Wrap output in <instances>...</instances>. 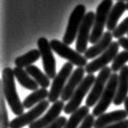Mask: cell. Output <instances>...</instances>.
Masks as SVG:
<instances>
[{
  "label": "cell",
  "instance_id": "8fae6325",
  "mask_svg": "<svg viewBox=\"0 0 128 128\" xmlns=\"http://www.w3.org/2000/svg\"><path fill=\"white\" fill-rule=\"evenodd\" d=\"M119 46L120 45L118 42H112L109 48L103 54H101L98 58L95 59L86 65L85 68L86 73L88 74H93L95 72L107 67V64L110 63L111 61H113L114 58L118 54Z\"/></svg>",
  "mask_w": 128,
  "mask_h": 128
},
{
  "label": "cell",
  "instance_id": "4316f807",
  "mask_svg": "<svg viewBox=\"0 0 128 128\" xmlns=\"http://www.w3.org/2000/svg\"><path fill=\"white\" fill-rule=\"evenodd\" d=\"M67 119L66 117L60 116L58 119H56L54 122H53L50 125H49V126L45 128H64L67 124Z\"/></svg>",
  "mask_w": 128,
  "mask_h": 128
},
{
  "label": "cell",
  "instance_id": "d6986e66",
  "mask_svg": "<svg viewBox=\"0 0 128 128\" xmlns=\"http://www.w3.org/2000/svg\"><path fill=\"white\" fill-rule=\"evenodd\" d=\"M13 72L16 79L17 80V82L20 83L21 86H23L24 88L27 90H33V92L38 90L39 84L33 78H31L26 70H24L23 68L16 66L13 68Z\"/></svg>",
  "mask_w": 128,
  "mask_h": 128
},
{
  "label": "cell",
  "instance_id": "277c9868",
  "mask_svg": "<svg viewBox=\"0 0 128 128\" xmlns=\"http://www.w3.org/2000/svg\"><path fill=\"white\" fill-rule=\"evenodd\" d=\"M95 80L96 78L94 74H88L86 77H85V78L80 82L79 86L75 90L74 94L71 96L70 100L65 105L63 109L65 114H72L75 111H76L80 108V105L83 100V98L88 93L90 88H92Z\"/></svg>",
  "mask_w": 128,
  "mask_h": 128
},
{
  "label": "cell",
  "instance_id": "f546056e",
  "mask_svg": "<svg viewBox=\"0 0 128 128\" xmlns=\"http://www.w3.org/2000/svg\"><path fill=\"white\" fill-rule=\"evenodd\" d=\"M118 43L119 45L121 46L122 48H124L126 51H128V38H125V37H122L118 39Z\"/></svg>",
  "mask_w": 128,
  "mask_h": 128
},
{
  "label": "cell",
  "instance_id": "d6a6232c",
  "mask_svg": "<svg viewBox=\"0 0 128 128\" xmlns=\"http://www.w3.org/2000/svg\"><path fill=\"white\" fill-rule=\"evenodd\" d=\"M126 9H127V10H128V2H127V4H126Z\"/></svg>",
  "mask_w": 128,
  "mask_h": 128
},
{
  "label": "cell",
  "instance_id": "6da1fadb",
  "mask_svg": "<svg viewBox=\"0 0 128 128\" xmlns=\"http://www.w3.org/2000/svg\"><path fill=\"white\" fill-rule=\"evenodd\" d=\"M15 78L13 70L9 67L4 68V70H3L1 82L4 89L5 100L10 106L12 113L17 116H20L24 114L25 108L17 92Z\"/></svg>",
  "mask_w": 128,
  "mask_h": 128
},
{
  "label": "cell",
  "instance_id": "4dcf8cb0",
  "mask_svg": "<svg viewBox=\"0 0 128 128\" xmlns=\"http://www.w3.org/2000/svg\"><path fill=\"white\" fill-rule=\"evenodd\" d=\"M124 106H125V110H126V114H127V116H128V96L126 97V99L125 100V102H124Z\"/></svg>",
  "mask_w": 128,
  "mask_h": 128
},
{
  "label": "cell",
  "instance_id": "7c38bea8",
  "mask_svg": "<svg viewBox=\"0 0 128 128\" xmlns=\"http://www.w3.org/2000/svg\"><path fill=\"white\" fill-rule=\"evenodd\" d=\"M95 13L94 12H89L86 14V16L82 21L81 26L80 27L79 32L77 34L76 49L80 54H83L86 52L87 44L90 41V30L93 29L94 22H95Z\"/></svg>",
  "mask_w": 128,
  "mask_h": 128
},
{
  "label": "cell",
  "instance_id": "7402d4cb",
  "mask_svg": "<svg viewBox=\"0 0 128 128\" xmlns=\"http://www.w3.org/2000/svg\"><path fill=\"white\" fill-rule=\"evenodd\" d=\"M90 108L86 105L80 107L72 114H71L70 118L67 120V124L64 128H77L80 123L85 120V118L89 115Z\"/></svg>",
  "mask_w": 128,
  "mask_h": 128
},
{
  "label": "cell",
  "instance_id": "ac0fdd59",
  "mask_svg": "<svg viewBox=\"0 0 128 128\" xmlns=\"http://www.w3.org/2000/svg\"><path fill=\"white\" fill-rule=\"evenodd\" d=\"M127 10L126 9V4H125L124 2L118 1L116 4H115L113 8H112L110 12H109L107 24L108 31H113L117 26L118 20L120 19V17L122 16V14L125 12V11Z\"/></svg>",
  "mask_w": 128,
  "mask_h": 128
},
{
  "label": "cell",
  "instance_id": "d4e9b609",
  "mask_svg": "<svg viewBox=\"0 0 128 128\" xmlns=\"http://www.w3.org/2000/svg\"><path fill=\"white\" fill-rule=\"evenodd\" d=\"M128 61V51H122L118 53L117 56L114 58L111 65V70L113 73H117V71L121 70Z\"/></svg>",
  "mask_w": 128,
  "mask_h": 128
},
{
  "label": "cell",
  "instance_id": "ffe728a7",
  "mask_svg": "<svg viewBox=\"0 0 128 128\" xmlns=\"http://www.w3.org/2000/svg\"><path fill=\"white\" fill-rule=\"evenodd\" d=\"M49 92L45 88H39L27 96L23 100V106L25 108H30L34 105H37L40 102L45 100L47 97H49Z\"/></svg>",
  "mask_w": 128,
  "mask_h": 128
},
{
  "label": "cell",
  "instance_id": "484cf974",
  "mask_svg": "<svg viewBox=\"0 0 128 128\" xmlns=\"http://www.w3.org/2000/svg\"><path fill=\"white\" fill-rule=\"evenodd\" d=\"M128 34V16L118 24L117 28L113 31V36L116 38H122L124 34Z\"/></svg>",
  "mask_w": 128,
  "mask_h": 128
},
{
  "label": "cell",
  "instance_id": "83f0119b",
  "mask_svg": "<svg viewBox=\"0 0 128 128\" xmlns=\"http://www.w3.org/2000/svg\"><path fill=\"white\" fill-rule=\"evenodd\" d=\"M95 116L93 114H89L78 128H92L95 125Z\"/></svg>",
  "mask_w": 128,
  "mask_h": 128
},
{
  "label": "cell",
  "instance_id": "ba28073f",
  "mask_svg": "<svg viewBox=\"0 0 128 128\" xmlns=\"http://www.w3.org/2000/svg\"><path fill=\"white\" fill-rule=\"evenodd\" d=\"M111 75L112 70L108 66L99 71L95 82L90 92V94H88L86 98V105L87 107H94L95 104H97Z\"/></svg>",
  "mask_w": 128,
  "mask_h": 128
},
{
  "label": "cell",
  "instance_id": "f1b7e54d",
  "mask_svg": "<svg viewBox=\"0 0 128 128\" xmlns=\"http://www.w3.org/2000/svg\"><path fill=\"white\" fill-rule=\"evenodd\" d=\"M105 128H128V120H123L121 122H117L116 123L111 124Z\"/></svg>",
  "mask_w": 128,
  "mask_h": 128
},
{
  "label": "cell",
  "instance_id": "52a82bcc",
  "mask_svg": "<svg viewBox=\"0 0 128 128\" xmlns=\"http://www.w3.org/2000/svg\"><path fill=\"white\" fill-rule=\"evenodd\" d=\"M73 70V64L70 62H67L61 68L57 76L54 78V81L51 84L50 90L49 94V101L55 103L58 101L59 97H61L62 93L63 92L64 87L66 86V82L69 79L71 75V72Z\"/></svg>",
  "mask_w": 128,
  "mask_h": 128
},
{
  "label": "cell",
  "instance_id": "9c48e42d",
  "mask_svg": "<svg viewBox=\"0 0 128 128\" xmlns=\"http://www.w3.org/2000/svg\"><path fill=\"white\" fill-rule=\"evenodd\" d=\"M37 45L42 58V64L45 74L50 79H54L58 74L56 72V60L53 54L50 42L46 38L41 37L37 41Z\"/></svg>",
  "mask_w": 128,
  "mask_h": 128
},
{
  "label": "cell",
  "instance_id": "e0dca14e",
  "mask_svg": "<svg viewBox=\"0 0 128 128\" xmlns=\"http://www.w3.org/2000/svg\"><path fill=\"white\" fill-rule=\"evenodd\" d=\"M127 114L126 110L119 109V110L112 111L110 113L104 114L98 117L95 122L94 127L95 128H105L111 124L116 123L117 122L123 121L126 118Z\"/></svg>",
  "mask_w": 128,
  "mask_h": 128
},
{
  "label": "cell",
  "instance_id": "44dd1931",
  "mask_svg": "<svg viewBox=\"0 0 128 128\" xmlns=\"http://www.w3.org/2000/svg\"><path fill=\"white\" fill-rule=\"evenodd\" d=\"M26 71L27 74H29L32 78L35 81V82L39 84L42 88L47 89L50 86V78L47 76L46 74H44L43 72L39 70V68L35 66V65H30V66L26 67Z\"/></svg>",
  "mask_w": 128,
  "mask_h": 128
},
{
  "label": "cell",
  "instance_id": "7a4b0ae2",
  "mask_svg": "<svg viewBox=\"0 0 128 128\" xmlns=\"http://www.w3.org/2000/svg\"><path fill=\"white\" fill-rule=\"evenodd\" d=\"M113 7V0H103L98 6L90 38V43L95 44L104 35V27L107 24L109 12Z\"/></svg>",
  "mask_w": 128,
  "mask_h": 128
},
{
  "label": "cell",
  "instance_id": "30bf717a",
  "mask_svg": "<svg viewBox=\"0 0 128 128\" xmlns=\"http://www.w3.org/2000/svg\"><path fill=\"white\" fill-rule=\"evenodd\" d=\"M49 107V101L44 100L33 107L30 111L13 118L10 122V128H22L33 123L45 113Z\"/></svg>",
  "mask_w": 128,
  "mask_h": 128
},
{
  "label": "cell",
  "instance_id": "2e32d148",
  "mask_svg": "<svg viewBox=\"0 0 128 128\" xmlns=\"http://www.w3.org/2000/svg\"><path fill=\"white\" fill-rule=\"evenodd\" d=\"M128 94V65L125 66L120 70L118 74V84L116 97L113 100V104L117 106L121 105L125 102Z\"/></svg>",
  "mask_w": 128,
  "mask_h": 128
},
{
  "label": "cell",
  "instance_id": "4fadbf2b",
  "mask_svg": "<svg viewBox=\"0 0 128 128\" xmlns=\"http://www.w3.org/2000/svg\"><path fill=\"white\" fill-rule=\"evenodd\" d=\"M64 102L62 100H58L53 104L48 112L43 117L39 118L33 123H31L29 128H45L50 125L53 122L60 117L61 112L64 109Z\"/></svg>",
  "mask_w": 128,
  "mask_h": 128
},
{
  "label": "cell",
  "instance_id": "5b68a950",
  "mask_svg": "<svg viewBox=\"0 0 128 128\" xmlns=\"http://www.w3.org/2000/svg\"><path fill=\"white\" fill-rule=\"evenodd\" d=\"M86 7L83 4L77 5L73 9L72 12L70 15L69 20L67 26V30L63 36V42L67 45L71 44L74 40L77 38L80 27L81 26L82 21L86 16Z\"/></svg>",
  "mask_w": 128,
  "mask_h": 128
},
{
  "label": "cell",
  "instance_id": "cb8c5ba5",
  "mask_svg": "<svg viewBox=\"0 0 128 128\" xmlns=\"http://www.w3.org/2000/svg\"><path fill=\"white\" fill-rule=\"evenodd\" d=\"M0 93H1V98H0V128H10V122L8 118V109L6 107L5 100H4V92L3 89L2 82H0Z\"/></svg>",
  "mask_w": 128,
  "mask_h": 128
},
{
  "label": "cell",
  "instance_id": "3957f363",
  "mask_svg": "<svg viewBox=\"0 0 128 128\" xmlns=\"http://www.w3.org/2000/svg\"><path fill=\"white\" fill-rule=\"evenodd\" d=\"M117 84L118 74L117 73H113L105 86L100 99L92 111V114L95 117H99L100 115L104 114V112L110 106L111 103L113 102L117 94Z\"/></svg>",
  "mask_w": 128,
  "mask_h": 128
},
{
  "label": "cell",
  "instance_id": "1f68e13d",
  "mask_svg": "<svg viewBox=\"0 0 128 128\" xmlns=\"http://www.w3.org/2000/svg\"><path fill=\"white\" fill-rule=\"evenodd\" d=\"M117 1H121V2H124V1H128V0H117Z\"/></svg>",
  "mask_w": 128,
  "mask_h": 128
},
{
  "label": "cell",
  "instance_id": "9a60e30c",
  "mask_svg": "<svg viewBox=\"0 0 128 128\" xmlns=\"http://www.w3.org/2000/svg\"><path fill=\"white\" fill-rule=\"evenodd\" d=\"M113 33H111L110 31L105 32L102 38L95 44H94L86 50V52L84 53L85 57L87 60H90V59L95 58L99 55L103 54L113 42Z\"/></svg>",
  "mask_w": 128,
  "mask_h": 128
},
{
  "label": "cell",
  "instance_id": "8992f818",
  "mask_svg": "<svg viewBox=\"0 0 128 128\" xmlns=\"http://www.w3.org/2000/svg\"><path fill=\"white\" fill-rule=\"evenodd\" d=\"M51 48L60 57L68 60L72 64L77 67H86L87 64V59L85 56H82L79 52L71 49L68 45L65 44L63 42H60L57 39H53L50 41Z\"/></svg>",
  "mask_w": 128,
  "mask_h": 128
},
{
  "label": "cell",
  "instance_id": "836d02e7",
  "mask_svg": "<svg viewBox=\"0 0 128 128\" xmlns=\"http://www.w3.org/2000/svg\"></svg>",
  "mask_w": 128,
  "mask_h": 128
},
{
  "label": "cell",
  "instance_id": "603a6c76",
  "mask_svg": "<svg viewBox=\"0 0 128 128\" xmlns=\"http://www.w3.org/2000/svg\"><path fill=\"white\" fill-rule=\"evenodd\" d=\"M40 56V52L39 50L33 49L31 51L26 52L23 56H18L15 60V64L17 67L20 68H26L30 65H32L33 63H35L39 60Z\"/></svg>",
  "mask_w": 128,
  "mask_h": 128
},
{
  "label": "cell",
  "instance_id": "5bb4252c",
  "mask_svg": "<svg viewBox=\"0 0 128 128\" xmlns=\"http://www.w3.org/2000/svg\"><path fill=\"white\" fill-rule=\"evenodd\" d=\"M85 72L86 70L82 67H78L73 71V73L71 74L66 86L64 87L63 92L62 93L61 99L63 102L70 100L71 96L74 94L75 90H76V88L79 86L80 82L85 78H84Z\"/></svg>",
  "mask_w": 128,
  "mask_h": 128
}]
</instances>
